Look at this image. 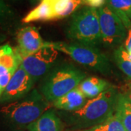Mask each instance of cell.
Here are the masks:
<instances>
[{"mask_svg": "<svg viewBox=\"0 0 131 131\" xmlns=\"http://www.w3.org/2000/svg\"><path fill=\"white\" fill-rule=\"evenodd\" d=\"M118 95L111 88L95 98H91L82 107L71 112L58 113L70 130H84L102 124L114 114Z\"/></svg>", "mask_w": 131, "mask_h": 131, "instance_id": "cell-1", "label": "cell"}, {"mask_svg": "<svg viewBox=\"0 0 131 131\" xmlns=\"http://www.w3.org/2000/svg\"><path fill=\"white\" fill-rule=\"evenodd\" d=\"M86 74L70 63L56 65L43 78L41 94L49 103L77 88L85 79Z\"/></svg>", "mask_w": 131, "mask_h": 131, "instance_id": "cell-2", "label": "cell"}, {"mask_svg": "<svg viewBox=\"0 0 131 131\" xmlns=\"http://www.w3.org/2000/svg\"><path fill=\"white\" fill-rule=\"evenodd\" d=\"M49 107L50 103L41 93L33 89L24 98L7 103L0 112L13 126L27 127L48 110Z\"/></svg>", "mask_w": 131, "mask_h": 131, "instance_id": "cell-3", "label": "cell"}, {"mask_svg": "<svg viewBox=\"0 0 131 131\" xmlns=\"http://www.w3.org/2000/svg\"><path fill=\"white\" fill-rule=\"evenodd\" d=\"M74 42L96 47L102 43L98 9L84 7L72 15L66 30Z\"/></svg>", "mask_w": 131, "mask_h": 131, "instance_id": "cell-4", "label": "cell"}, {"mask_svg": "<svg viewBox=\"0 0 131 131\" xmlns=\"http://www.w3.org/2000/svg\"><path fill=\"white\" fill-rule=\"evenodd\" d=\"M47 43L50 46L65 53L77 63L87 68L104 75L111 73V64L108 58L95 47L77 42H47Z\"/></svg>", "mask_w": 131, "mask_h": 131, "instance_id": "cell-5", "label": "cell"}, {"mask_svg": "<svg viewBox=\"0 0 131 131\" xmlns=\"http://www.w3.org/2000/svg\"><path fill=\"white\" fill-rule=\"evenodd\" d=\"M59 51L45 42V46L24 58L20 65L35 82L44 78L56 66Z\"/></svg>", "mask_w": 131, "mask_h": 131, "instance_id": "cell-6", "label": "cell"}, {"mask_svg": "<svg viewBox=\"0 0 131 131\" xmlns=\"http://www.w3.org/2000/svg\"><path fill=\"white\" fill-rule=\"evenodd\" d=\"M98 10L102 43L107 46L122 44L126 39L127 31L121 19L106 5Z\"/></svg>", "mask_w": 131, "mask_h": 131, "instance_id": "cell-7", "label": "cell"}, {"mask_svg": "<svg viewBox=\"0 0 131 131\" xmlns=\"http://www.w3.org/2000/svg\"><path fill=\"white\" fill-rule=\"evenodd\" d=\"M35 81L20 65L0 96V103H9L24 98L32 90Z\"/></svg>", "mask_w": 131, "mask_h": 131, "instance_id": "cell-8", "label": "cell"}, {"mask_svg": "<svg viewBox=\"0 0 131 131\" xmlns=\"http://www.w3.org/2000/svg\"><path fill=\"white\" fill-rule=\"evenodd\" d=\"M17 42L18 47L15 50L22 61L42 49L45 44L34 26H26L20 29L17 34Z\"/></svg>", "mask_w": 131, "mask_h": 131, "instance_id": "cell-9", "label": "cell"}, {"mask_svg": "<svg viewBox=\"0 0 131 131\" xmlns=\"http://www.w3.org/2000/svg\"><path fill=\"white\" fill-rule=\"evenodd\" d=\"M63 123L56 112L48 109L26 129L28 131H63Z\"/></svg>", "mask_w": 131, "mask_h": 131, "instance_id": "cell-10", "label": "cell"}, {"mask_svg": "<svg viewBox=\"0 0 131 131\" xmlns=\"http://www.w3.org/2000/svg\"><path fill=\"white\" fill-rule=\"evenodd\" d=\"M86 102V97L77 87L52 103L54 107L58 109L63 112H71L81 108Z\"/></svg>", "mask_w": 131, "mask_h": 131, "instance_id": "cell-11", "label": "cell"}, {"mask_svg": "<svg viewBox=\"0 0 131 131\" xmlns=\"http://www.w3.org/2000/svg\"><path fill=\"white\" fill-rule=\"evenodd\" d=\"M55 20L52 0H42L39 4L26 15L22 22L30 24L38 21Z\"/></svg>", "mask_w": 131, "mask_h": 131, "instance_id": "cell-12", "label": "cell"}, {"mask_svg": "<svg viewBox=\"0 0 131 131\" xmlns=\"http://www.w3.org/2000/svg\"><path fill=\"white\" fill-rule=\"evenodd\" d=\"M112 88L107 81L95 77L85 78L78 86L86 98H93Z\"/></svg>", "mask_w": 131, "mask_h": 131, "instance_id": "cell-13", "label": "cell"}, {"mask_svg": "<svg viewBox=\"0 0 131 131\" xmlns=\"http://www.w3.org/2000/svg\"><path fill=\"white\" fill-rule=\"evenodd\" d=\"M54 20H60L73 15L82 5L81 0H52Z\"/></svg>", "mask_w": 131, "mask_h": 131, "instance_id": "cell-14", "label": "cell"}, {"mask_svg": "<svg viewBox=\"0 0 131 131\" xmlns=\"http://www.w3.org/2000/svg\"><path fill=\"white\" fill-rule=\"evenodd\" d=\"M106 6L121 19L126 28H131V0H107Z\"/></svg>", "mask_w": 131, "mask_h": 131, "instance_id": "cell-15", "label": "cell"}, {"mask_svg": "<svg viewBox=\"0 0 131 131\" xmlns=\"http://www.w3.org/2000/svg\"><path fill=\"white\" fill-rule=\"evenodd\" d=\"M114 114L125 127L126 131H131V101L121 94L118 95Z\"/></svg>", "mask_w": 131, "mask_h": 131, "instance_id": "cell-16", "label": "cell"}, {"mask_svg": "<svg viewBox=\"0 0 131 131\" xmlns=\"http://www.w3.org/2000/svg\"><path fill=\"white\" fill-rule=\"evenodd\" d=\"M21 63L22 59L20 57L9 45L1 46L0 65L5 66L13 73H15Z\"/></svg>", "mask_w": 131, "mask_h": 131, "instance_id": "cell-17", "label": "cell"}, {"mask_svg": "<svg viewBox=\"0 0 131 131\" xmlns=\"http://www.w3.org/2000/svg\"><path fill=\"white\" fill-rule=\"evenodd\" d=\"M91 129L93 131H126L119 119L114 114L102 124Z\"/></svg>", "mask_w": 131, "mask_h": 131, "instance_id": "cell-18", "label": "cell"}, {"mask_svg": "<svg viewBox=\"0 0 131 131\" xmlns=\"http://www.w3.org/2000/svg\"><path fill=\"white\" fill-rule=\"evenodd\" d=\"M114 58L117 67L131 79V61L122 58L116 51L114 54Z\"/></svg>", "mask_w": 131, "mask_h": 131, "instance_id": "cell-19", "label": "cell"}, {"mask_svg": "<svg viewBox=\"0 0 131 131\" xmlns=\"http://www.w3.org/2000/svg\"><path fill=\"white\" fill-rule=\"evenodd\" d=\"M13 74L14 73L10 71L6 67L0 65V92L2 94L7 86Z\"/></svg>", "mask_w": 131, "mask_h": 131, "instance_id": "cell-20", "label": "cell"}, {"mask_svg": "<svg viewBox=\"0 0 131 131\" xmlns=\"http://www.w3.org/2000/svg\"><path fill=\"white\" fill-rule=\"evenodd\" d=\"M13 9L3 0H0V25L13 18Z\"/></svg>", "mask_w": 131, "mask_h": 131, "instance_id": "cell-21", "label": "cell"}, {"mask_svg": "<svg viewBox=\"0 0 131 131\" xmlns=\"http://www.w3.org/2000/svg\"><path fill=\"white\" fill-rule=\"evenodd\" d=\"M82 5L95 9H100L106 5L107 0H81Z\"/></svg>", "mask_w": 131, "mask_h": 131, "instance_id": "cell-22", "label": "cell"}, {"mask_svg": "<svg viewBox=\"0 0 131 131\" xmlns=\"http://www.w3.org/2000/svg\"><path fill=\"white\" fill-rule=\"evenodd\" d=\"M123 47H125V50H127V49H129L131 47V28L128 29V31H127V34L126 39L125 40Z\"/></svg>", "mask_w": 131, "mask_h": 131, "instance_id": "cell-23", "label": "cell"}, {"mask_svg": "<svg viewBox=\"0 0 131 131\" xmlns=\"http://www.w3.org/2000/svg\"><path fill=\"white\" fill-rule=\"evenodd\" d=\"M69 131H93L91 128L89 129H84V130H69Z\"/></svg>", "mask_w": 131, "mask_h": 131, "instance_id": "cell-24", "label": "cell"}, {"mask_svg": "<svg viewBox=\"0 0 131 131\" xmlns=\"http://www.w3.org/2000/svg\"><path fill=\"white\" fill-rule=\"evenodd\" d=\"M31 2V3L33 4H36V3H38V2H40L42 0H30Z\"/></svg>", "mask_w": 131, "mask_h": 131, "instance_id": "cell-25", "label": "cell"}, {"mask_svg": "<svg viewBox=\"0 0 131 131\" xmlns=\"http://www.w3.org/2000/svg\"><path fill=\"white\" fill-rule=\"evenodd\" d=\"M0 56H1V46H0Z\"/></svg>", "mask_w": 131, "mask_h": 131, "instance_id": "cell-26", "label": "cell"}, {"mask_svg": "<svg viewBox=\"0 0 131 131\" xmlns=\"http://www.w3.org/2000/svg\"><path fill=\"white\" fill-rule=\"evenodd\" d=\"M1 95H2V93H1V92H0V96H1Z\"/></svg>", "mask_w": 131, "mask_h": 131, "instance_id": "cell-27", "label": "cell"}, {"mask_svg": "<svg viewBox=\"0 0 131 131\" xmlns=\"http://www.w3.org/2000/svg\"><path fill=\"white\" fill-rule=\"evenodd\" d=\"M130 101H131V98H130Z\"/></svg>", "mask_w": 131, "mask_h": 131, "instance_id": "cell-28", "label": "cell"}, {"mask_svg": "<svg viewBox=\"0 0 131 131\" xmlns=\"http://www.w3.org/2000/svg\"><path fill=\"white\" fill-rule=\"evenodd\" d=\"M13 1H15V0H13Z\"/></svg>", "mask_w": 131, "mask_h": 131, "instance_id": "cell-29", "label": "cell"}]
</instances>
